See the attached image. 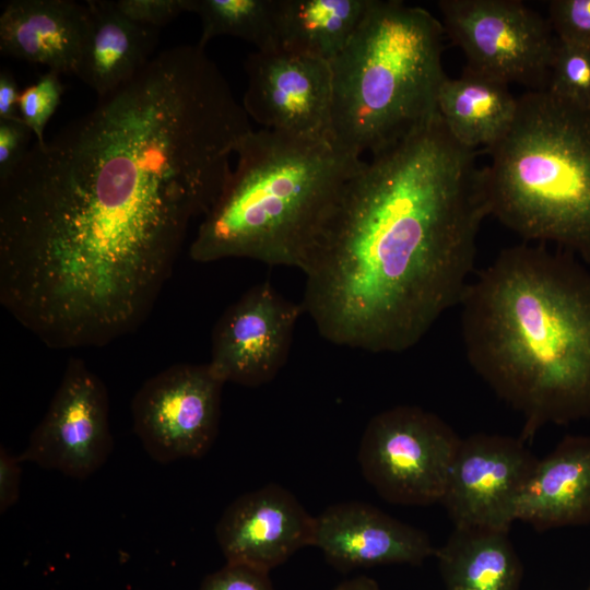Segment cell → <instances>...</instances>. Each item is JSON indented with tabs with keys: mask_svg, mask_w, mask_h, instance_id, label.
I'll return each mask as SVG.
<instances>
[{
	"mask_svg": "<svg viewBox=\"0 0 590 590\" xmlns=\"http://www.w3.org/2000/svg\"><path fill=\"white\" fill-rule=\"evenodd\" d=\"M237 163L189 247L196 262L246 258L303 271L345 182L363 160L331 141L260 129L238 144Z\"/></svg>",
	"mask_w": 590,
	"mask_h": 590,
	"instance_id": "obj_4",
	"label": "cell"
},
{
	"mask_svg": "<svg viewBox=\"0 0 590 590\" xmlns=\"http://www.w3.org/2000/svg\"><path fill=\"white\" fill-rule=\"evenodd\" d=\"M302 312L300 304L283 297L268 280L256 284L215 323L210 368L224 384L270 382L286 363Z\"/></svg>",
	"mask_w": 590,
	"mask_h": 590,
	"instance_id": "obj_13",
	"label": "cell"
},
{
	"mask_svg": "<svg viewBox=\"0 0 590 590\" xmlns=\"http://www.w3.org/2000/svg\"><path fill=\"white\" fill-rule=\"evenodd\" d=\"M517 97L508 84L464 69L459 78L446 76L437 97L445 126L462 145L486 151L509 131L517 111Z\"/></svg>",
	"mask_w": 590,
	"mask_h": 590,
	"instance_id": "obj_19",
	"label": "cell"
},
{
	"mask_svg": "<svg viewBox=\"0 0 590 590\" xmlns=\"http://www.w3.org/2000/svg\"><path fill=\"white\" fill-rule=\"evenodd\" d=\"M205 48H166L0 184V303L56 350L134 332L253 129Z\"/></svg>",
	"mask_w": 590,
	"mask_h": 590,
	"instance_id": "obj_1",
	"label": "cell"
},
{
	"mask_svg": "<svg viewBox=\"0 0 590 590\" xmlns=\"http://www.w3.org/2000/svg\"><path fill=\"white\" fill-rule=\"evenodd\" d=\"M506 135L484 167L489 215L590 263V110L547 90L517 97Z\"/></svg>",
	"mask_w": 590,
	"mask_h": 590,
	"instance_id": "obj_6",
	"label": "cell"
},
{
	"mask_svg": "<svg viewBox=\"0 0 590 590\" xmlns=\"http://www.w3.org/2000/svg\"><path fill=\"white\" fill-rule=\"evenodd\" d=\"M114 3L129 20L160 30L181 13H188L190 0H117Z\"/></svg>",
	"mask_w": 590,
	"mask_h": 590,
	"instance_id": "obj_27",
	"label": "cell"
},
{
	"mask_svg": "<svg viewBox=\"0 0 590 590\" xmlns=\"http://www.w3.org/2000/svg\"><path fill=\"white\" fill-rule=\"evenodd\" d=\"M547 15L557 40L590 45V0H552Z\"/></svg>",
	"mask_w": 590,
	"mask_h": 590,
	"instance_id": "obj_25",
	"label": "cell"
},
{
	"mask_svg": "<svg viewBox=\"0 0 590 590\" xmlns=\"http://www.w3.org/2000/svg\"><path fill=\"white\" fill-rule=\"evenodd\" d=\"M316 517L283 486L271 483L236 498L215 526L226 562L270 571L314 546Z\"/></svg>",
	"mask_w": 590,
	"mask_h": 590,
	"instance_id": "obj_14",
	"label": "cell"
},
{
	"mask_svg": "<svg viewBox=\"0 0 590 590\" xmlns=\"http://www.w3.org/2000/svg\"><path fill=\"white\" fill-rule=\"evenodd\" d=\"M516 519L539 530L590 522V437L566 436L538 460Z\"/></svg>",
	"mask_w": 590,
	"mask_h": 590,
	"instance_id": "obj_17",
	"label": "cell"
},
{
	"mask_svg": "<svg viewBox=\"0 0 590 590\" xmlns=\"http://www.w3.org/2000/svg\"><path fill=\"white\" fill-rule=\"evenodd\" d=\"M22 460L20 455L11 453L0 447V512L4 514L20 498Z\"/></svg>",
	"mask_w": 590,
	"mask_h": 590,
	"instance_id": "obj_29",
	"label": "cell"
},
{
	"mask_svg": "<svg viewBox=\"0 0 590 590\" xmlns=\"http://www.w3.org/2000/svg\"><path fill=\"white\" fill-rule=\"evenodd\" d=\"M587 590H590V585H589V587H588V589H587Z\"/></svg>",
	"mask_w": 590,
	"mask_h": 590,
	"instance_id": "obj_32",
	"label": "cell"
},
{
	"mask_svg": "<svg viewBox=\"0 0 590 590\" xmlns=\"http://www.w3.org/2000/svg\"><path fill=\"white\" fill-rule=\"evenodd\" d=\"M435 555L447 590H519L522 567L508 532L453 527Z\"/></svg>",
	"mask_w": 590,
	"mask_h": 590,
	"instance_id": "obj_20",
	"label": "cell"
},
{
	"mask_svg": "<svg viewBox=\"0 0 590 590\" xmlns=\"http://www.w3.org/2000/svg\"><path fill=\"white\" fill-rule=\"evenodd\" d=\"M460 305L467 358L523 416L524 437L590 416V271L576 256L540 243L507 247Z\"/></svg>",
	"mask_w": 590,
	"mask_h": 590,
	"instance_id": "obj_3",
	"label": "cell"
},
{
	"mask_svg": "<svg viewBox=\"0 0 590 590\" xmlns=\"http://www.w3.org/2000/svg\"><path fill=\"white\" fill-rule=\"evenodd\" d=\"M276 0H190L189 13L201 21L198 45L205 48L214 37L226 35L252 44L257 50H275Z\"/></svg>",
	"mask_w": 590,
	"mask_h": 590,
	"instance_id": "obj_22",
	"label": "cell"
},
{
	"mask_svg": "<svg viewBox=\"0 0 590 590\" xmlns=\"http://www.w3.org/2000/svg\"><path fill=\"white\" fill-rule=\"evenodd\" d=\"M113 446L107 389L83 359L71 357L20 459L83 480L106 462Z\"/></svg>",
	"mask_w": 590,
	"mask_h": 590,
	"instance_id": "obj_10",
	"label": "cell"
},
{
	"mask_svg": "<svg viewBox=\"0 0 590 590\" xmlns=\"http://www.w3.org/2000/svg\"><path fill=\"white\" fill-rule=\"evenodd\" d=\"M546 90L590 110V45L557 40Z\"/></svg>",
	"mask_w": 590,
	"mask_h": 590,
	"instance_id": "obj_23",
	"label": "cell"
},
{
	"mask_svg": "<svg viewBox=\"0 0 590 590\" xmlns=\"http://www.w3.org/2000/svg\"><path fill=\"white\" fill-rule=\"evenodd\" d=\"M536 462L521 439L485 433L462 438L440 500L453 527L508 532Z\"/></svg>",
	"mask_w": 590,
	"mask_h": 590,
	"instance_id": "obj_12",
	"label": "cell"
},
{
	"mask_svg": "<svg viewBox=\"0 0 590 590\" xmlns=\"http://www.w3.org/2000/svg\"><path fill=\"white\" fill-rule=\"evenodd\" d=\"M444 36L440 21L421 7L370 0L330 62L334 145L358 157L375 155L434 118L447 76Z\"/></svg>",
	"mask_w": 590,
	"mask_h": 590,
	"instance_id": "obj_5",
	"label": "cell"
},
{
	"mask_svg": "<svg viewBox=\"0 0 590 590\" xmlns=\"http://www.w3.org/2000/svg\"><path fill=\"white\" fill-rule=\"evenodd\" d=\"M333 590H380V588L373 578L356 576L341 582Z\"/></svg>",
	"mask_w": 590,
	"mask_h": 590,
	"instance_id": "obj_31",
	"label": "cell"
},
{
	"mask_svg": "<svg viewBox=\"0 0 590 590\" xmlns=\"http://www.w3.org/2000/svg\"><path fill=\"white\" fill-rule=\"evenodd\" d=\"M86 5L88 25L76 76L102 97L153 59L160 30L129 20L114 1L87 0Z\"/></svg>",
	"mask_w": 590,
	"mask_h": 590,
	"instance_id": "obj_18",
	"label": "cell"
},
{
	"mask_svg": "<svg viewBox=\"0 0 590 590\" xmlns=\"http://www.w3.org/2000/svg\"><path fill=\"white\" fill-rule=\"evenodd\" d=\"M488 215L484 167L437 114L347 179L303 269V311L333 344L411 349L460 304Z\"/></svg>",
	"mask_w": 590,
	"mask_h": 590,
	"instance_id": "obj_2",
	"label": "cell"
},
{
	"mask_svg": "<svg viewBox=\"0 0 590 590\" xmlns=\"http://www.w3.org/2000/svg\"><path fill=\"white\" fill-rule=\"evenodd\" d=\"M445 35L464 69L528 91L546 90L557 39L547 17L519 0H440Z\"/></svg>",
	"mask_w": 590,
	"mask_h": 590,
	"instance_id": "obj_8",
	"label": "cell"
},
{
	"mask_svg": "<svg viewBox=\"0 0 590 590\" xmlns=\"http://www.w3.org/2000/svg\"><path fill=\"white\" fill-rule=\"evenodd\" d=\"M17 83L13 74L8 70L0 72V120L21 119L19 113Z\"/></svg>",
	"mask_w": 590,
	"mask_h": 590,
	"instance_id": "obj_30",
	"label": "cell"
},
{
	"mask_svg": "<svg viewBox=\"0 0 590 590\" xmlns=\"http://www.w3.org/2000/svg\"><path fill=\"white\" fill-rule=\"evenodd\" d=\"M32 135L22 119L0 120V184L21 164Z\"/></svg>",
	"mask_w": 590,
	"mask_h": 590,
	"instance_id": "obj_28",
	"label": "cell"
},
{
	"mask_svg": "<svg viewBox=\"0 0 590 590\" xmlns=\"http://www.w3.org/2000/svg\"><path fill=\"white\" fill-rule=\"evenodd\" d=\"M63 87L60 74L47 71L34 84L21 91L19 113L36 141H45V128L60 104Z\"/></svg>",
	"mask_w": 590,
	"mask_h": 590,
	"instance_id": "obj_24",
	"label": "cell"
},
{
	"mask_svg": "<svg viewBox=\"0 0 590 590\" xmlns=\"http://www.w3.org/2000/svg\"><path fill=\"white\" fill-rule=\"evenodd\" d=\"M224 382L209 364H175L145 380L132 404L133 430L160 463L200 458L214 444Z\"/></svg>",
	"mask_w": 590,
	"mask_h": 590,
	"instance_id": "obj_9",
	"label": "cell"
},
{
	"mask_svg": "<svg viewBox=\"0 0 590 590\" xmlns=\"http://www.w3.org/2000/svg\"><path fill=\"white\" fill-rule=\"evenodd\" d=\"M269 573L248 564L226 562L206 575L198 590H273Z\"/></svg>",
	"mask_w": 590,
	"mask_h": 590,
	"instance_id": "obj_26",
	"label": "cell"
},
{
	"mask_svg": "<svg viewBox=\"0 0 590 590\" xmlns=\"http://www.w3.org/2000/svg\"><path fill=\"white\" fill-rule=\"evenodd\" d=\"M243 107L262 126L332 142L333 82L329 61L283 50H256L245 61Z\"/></svg>",
	"mask_w": 590,
	"mask_h": 590,
	"instance_id": "obj_11",
	"label": "cell"
},
{
	"mask_svg": "<svg viewBox=\"0 0 590 590\" xmlns=\"http://www.w3.org/2000/svg\"><path fill=\"white\" fill-rule=\"evenodd\" d=\"M314 546L343 573L388 564L420 565L436 551L425 532L361 502L334 504L317 516Z\"/></svg>",
	"mask_w": 590,
	"mask_h": 590,
	"instance_id": "obj_15",
	"label": "cell"
},
{
	"mask_svg": "<svg viewBox=\"0 0 590 590\" xmlns=\"http://www.w3.org/2000/svg\"><path fill=\"white\" fill-rule=\"evenodd\" d=\"M461 437L438 415L398 405L370 418L358 462L385 500L405 506L440 503Z\"/></svg>",
	"mask_w": 590,
	"mask_h": 590,
	"instance_id": "obj_7",
	"label": "cell"
},
{
	"mask_svg": "<svg viewBox=\"0 0 590 590\" xmlns=\"http://www.w3.org/2000/svg\"><path fill=\"white\" fill-rule=\"evenodd\" d=\"M370 0H276L275 49L331 62L346 46Z\"/></svg>",
	"mask_w": 590,
	"mask_h": 590,
	"instance_id": "obj_21",
	"label": "cell"
},
{
	"mask_svg": "<svg viewBox=\"0 0 590 590\" xmlns=\"http://www.w3.org/2000/svg\"><path fill=\"white\" fill-rule=\"evenodd\" d=\"M87 25L86 2L12 0L0 15V51L76 76Z\"/></svg>",
	"mask_w": 590,
	"mask_h": 590,
	"instance_id": "obj_16",
	"label": "cell"
}]
</instances>
